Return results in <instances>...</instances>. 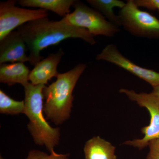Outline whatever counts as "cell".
Wrapping results in <instances>:
<instances>
[{
	"instance_id": "6da1fadb",
	"label": "cell",
	"mask_w": 159,
	"mask_h": 159,
	"mask_svg": "<svg viewBox=\"0 0 159 159\" xmlns=\"http://www.w3.org/2000/svg\"><path fill=\"white\" fill-rule=\"evenodd\" d=\"M28 48L29 62L34 66L43 59L40 53L50 46L56 45L65 40L78 38L91 45L96 42L87 29L69 24L65 18L59 21L43 18L26 23L17 29Z\"/></svg>"
},
{
	"instance_id": "7a4b0ae2",
	"label": "cell",
	"mask_w": 159,
	"mask_h": 159,
	"mask_svg": "<svg viewBox=\"0 0 159 159\" xmlns=\"http://www.w3.org/2000/svg\"><path fill=\"white\" fill-rule=\"evenodd\" d=\"M87 66L80 63L70 71L59 74L56 81L43 90L44 113L47 120L56 125L62 124L70 118L73 107L74 88Z\"/></svg>"
},
{
	"instance_id": "3957f363",
	"label": "cell",
	"mask_w": 159,
	"mask_h": 159,
	"mask_svg": "<svg viewBox=\"0 0 159 159\" xmlns=\"http://www.w3.org/2000/svg\"><path fill=\"white\" fill-rule=\"evenodd\" d=\"M25 89V111L24 114L29 119L28 128L35 144L45 145L50 153L59 144L60 138L59 128L49 125L44 117V99L43 91L45 85H34L28 83Z\"/></svg>"
},
{
	"instance_id": "277c9868",
	"label": "cell",
	"mask_w": 159,
	"mask_h": 159,
	"mask_svg": "<svg viewBox=\"0 0 159 159\" xmlns=\"http://www.w3.org/2000/svg\"><path fill=\"white\" fill-rule=\"evenodd\" d=\"M118 16L122 26L132 35L159 39V20L149 12L140 10L134 0L127 1Z\"/></svg>"
},
{
	"instance_id": "5b68a950",
	"label": "cell",
	"mask_w": 159,
	"mask_h": 159,
	"mask_svg": "<svg viewBox=\"0 0 159 159\" xmlns=\"http://www.w3.org/2000/svg\"><path fill=\"white\" fill-rule=\"evenodd\" d=\"M74 10L66 16L67 21L72 25L87 29L93 36L103 35L112 37L120 31L119 27L109 21L99 11L76 1Z\"/></svg>"
},
{
	"instance_id": "8992f818",
	"label": "cell",
	"mask_w": 159,
	"mask_h": 159,
	"mask_svg": "<svg viewBox=\"0 0 159 159\" xmlns=\"http://www.w3.org/2000/svg\"><path fill=\"white\" fill-rule=\"evenodd\" d=\"M121 93L125 94L129 99L137 102L141 107H145L150 115L149 125L141 129L144 137L141 139L127 141L124 145L133 146L142 150L148 146L150 141L159 139V100L155 96L150 93H136L132 90L121 89L119 90Z\"/></svg>"
},
{
	"instance_id": "52a82bcc",
	"label": "cell",
	"mask_w": 159,
	"mask_h": 159,
	"mask_svg": "<svg viewBox=\"0 0 159 159\" xmlns=\"http://www.w3.org/2000/svg\"><path fill=\"white\" fill-rule=\"evenodd\" d=\"M17 2H0V40L26 23L48 16L47 10L20 8L16 6Z\"/></svg>"
},
{
	"instance_id": "ba28073f",
	"label": "cell",
	"mask_w": 159,
	"mask_h": 159,
	"mask_svg": "<svg viewBox=\"0 0 159 159\" xmlns=\"http://www.w3.org/2000/svg\"><path fill=\"white\" fill-rule=\"evenodd\" d=\"M96 59L113 64L145 80L153 88L159 86V72L142 67L134 63L124 57L115 45L110 44L106 46L102 51L97 54Z\"/></svg>"
},
{
	"instance_id": "9c48e42d",
	"label": "cell",
	"mask_w": 159,
	"mask_h": 159,
	"mask_svg": "<svg viewBox=\"0 0 159 159\" xmlns=\"http://www.w3.org/2000/svg\"><path fill=\"white\" fill-rule=\"evenodd\" d=\"M28 48L17 31H14L0 40V65L6 62L29 61Z\"/></svg>"
},
{
	"instance_id": "30bf717a",
	"label": "cell",
	"mask_w": 159,
	"mask_h": 159,
	"mask_svg": "<svg viewBox=\"0 0 159 159\" xmlns=\"http://www.w3.org/2000/svg\"><path fill=\"white\" fill-rule=\"evenodd\" d=\"M64 52L61 48L56 53L49 54L45 58L41 60L34 66L30 71L29 80L34 85H45L53 77H57L59 74L57 67Z\"/></svg>"
},
{
	"instance_id": "8fae6325",
	"label": "cell",
	"mask_w": 159,
	"mask_h": 159,
	"mask_svg": "<svg viewBox=\"0 0 159 159\" xmlns=\"http://www.w3.org/2000/svg\"><path fill=\"white\" fill-rule=\"evenodd\" d=\"M30 71L23 62L0 65V82L12 85L20 84L24 86L29 83Z\"/></svg>"
},
{
	"instance_id": "7c38bea8",
	"label": "cell",
	"mask_w": 159,
	"mask_h": 159,
	"mask_svg": "<svg viewBox=\"0 0 159 159\" xmlns=\"http://www.w3.org/2000/svg\"><path fill=\"white\" fill-rule=\"evenodd\" d=\"M116 147L99 136L88 140L84 148L85 159H117Z\"/></svg>"
},
{
	"instance_id": "4fadbf2b",
	"label": "cell",
	"mask_w": 159,
	"mask_h": 159,
	"mask_svg": "<svg viewBox=\"0 0 159 159\" xmlns=\"http://www.w3.org/2000/svg\"><path fill=\"white\" fill-rule=\"evenodd\" d=\"M17 2L22 7L49 10L64 17L70 13V9L76 0H20Z\"/></svg>"
},
{
	"instance_id": "5bb4252c",
	"label": "cell",
	"mask_w": 159,
	"mask_h": 159,
	"mask_svg": "<svg viewBox=\"0 0 159 159\" xmlns=\"http://www.w3.org/2000/svg\"><path fill=\"white\" fill-rule=\"evenodd\" d=\"M87 2L94 9L100 12L109 21L117 27L122 26L120 17L115 14L113 9L115 7L122 9L126 3L120 0H87Z\"/></svg>"
},
{
	"instance_id": "9a60e30c",
	"label": "cell",
	"mask_w": 159,
	"mask_h": 159,
	"mask_svg": "<svg viewBox=\"0 0 159 159\" xmlns=\"http://www.w3.org/2000/svg\"><path fill=\"white\" fill-rule=\"evenodd\" d=\"M25 111V101H17L9 97L2 90H0V113L9 115L24 113Z\"/></svg>"
},
{
	"instance_id": "2e32d148",
	"label": "cell",
	"mask_w": 159,
	"mask_h": 159,
	"mask_svg": "<svg viewBox=\"0 0 159 159\" xmlns=\"http://www.w3.org/2000/svg\"><path fill=\"white\" fill-rule=\"evenodd\" d=\"M70 154H58L53 152L50 154L38 150L29 151L25 159H69Z\"/></svg>"
},
{
	"instance_id": "e0dca14e",
	"label": "cell",
	"mask_w": 159,
	"mask_h": 159,
	"mask_svg": "<svg viewBox=\"0 0 159 159\" xmlns=\"http://www.w3.org/2000/svg\"><path fill=\"white\" fill-rule=\"evenodd\" d=\"M134 2L138 7L159 11V0H134Z\"/></svg>"
},
{
	"instance_id": "ac0fdd59",
	"label": "cell",
	"mask_w": 159,
	"mask_h": 159,
	"mask_svg": "<svg viewBox=\"0 0 159 159\" xmlns=\"http://www.w3.org/2000/svg\"><path fill=\"white\" fill-rule=\"evenodd\" d=\"M148 146L149 151L147 159H159V139L150 141Z\"/></svg>"
},
{
	"instance_id": "d6986e66",
	"label": "cell",
	"mask_w": 159,
	"mask_h": 159,
	"mask_svg": "<svg viewBox=\"0 0 159 159\" xmlns=\"http://www.w3.org/2000/svg\"><path fill=\"white\" fill-rule=\"evenodd\" d=\"M151 93L155 96L159 100V86L153 88V90Z\"/></svg>"
},
{
	"instance_id": "ffe728a7",
	"label": "cell",
	"mask_w": 159,
	"mask_h": 159,
	"mask_svg": "<svg viewBox=\"0 0 159 159\" xmlns=\"http://www.w3.org/2000/svg\"><path fill=\"white\" fill-rule=\"evenodd\" d=\"M0 159H4L2 156L0 157Z\"/></svg>"
}]
</instances>
